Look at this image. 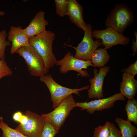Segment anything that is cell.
I'll use <instances>...</instances> for the list:
<instances>
[{"label":"cell","instance_id":"obj_21","mask_svg":"<svg viewBox=\"0 0 137 137\" xmlns=\"http://www.w3.org/2000/svg\"><path fill=\"white\" fill-rule=\"evenodd\" d=\"M6 31L3 30L0 31V60H5V51L7 46L11 45V43L6 40Z\"/></svg>","mask_w":137,"mask_h":137},{"label":"cell","instance_id":"obj_8","mask_svg":"<svg viewBox=\"0 0 137 137\" xmlns=\"http://www.w3.org/2000/svg\"><path fill=\"white\" fill-rule=\"evenodd\" d=\"M24 115L28 118L26 123L19 124L15 129L28 137H40L44 125V117L29 110L25 111Z\"/></svg>","mask_w":137,"mask_h":137},{"label":"cell","instance_id":"obj_25","mask_svg":"<svg viewBox=\"0 0 137 137\" xmlns=\"http://www.w3.org/2000/svg\"><path fill=\"white\" fill-rule=\"evenodd\" d=\"M122 72L126 73L134 77L137 74V61L130 64L127 68L123 69Z\"/></svg>","mask_w":137,"mask_h":137},{"label":"cell","instance_id":"obj_28","mask_svg":"<svg viewBox=\"0 0 137 137\" xmlns=\"http://www.w3.org/2000/svg\"><path fill=\"white\" fill-rule=\"evenodd\" d=\"M23 115L20 112H17L13 114V119L15 121L19 122Z\"/></svg>","mask_w":137,"mask_h":137},{"label":"cell","instance_id":"obj_26","mask_svg":"<svg viewBox=\"0 0 137 137\" xmlns=\"http://www.w3.org/2000/svg\"><path fill=\"white\" fill-rule=\"evenodd\" d=\"M110 133L109 137H121L119 130L113 124L110 123Z\"/></svg>","mask_w":137,"mask_h":137},{"label":"cell","instance_id":"obj_7","mask_svg":"<svg viewBox=\"0 0 137 137\" xmlns=\"http://www.w3.org/2000/svg\"><path fill=\"white\" fill-rule=\"evenodd\" d=\"M92 35L93 37L102 40L101 44L106 49L117 44L126 46L130 41L129 38L111 27L102 30H94L92 31Z\"/></svg>","mask_w":137,"mask_h":137},{"label":"cell","instance_id":"obj_10","mask_svg":"<svg viewBox=\"0 0 137 137\" xmlns=\"http://www.w3.org/2000/svg\"><path fill=\"white\" fill-rule=\"evenodd\" d=\"M125 100V97L120 92L106 98L96 99L89 102H77L75 107L80 108L82 110H86L89 114H92L96 111H101L112 108L116 101Z\"/></svg>","mask_w":137,"mask_h":137},{"label":"cell","instance_id":"obj_15","mask_svg":"<svg viewBox=\"0 0 137 137\" xmlns=\"http://www.w3.org/2000/svg\"><path fill=\"white\" fill-rule=\"evenodd\" d=\"M122 78L120 85V93L128 99H132L137 91V80L126 73L123 74Z\"/></svg>","mask_w":137,"mask_h":137},{"label":"cell","instance_id":"obj_32","mask_svg":"<svg viewBox=\"0 0 137 137\" xmlns=\"http://www.w3.org/2000/svg\"></svg>","mask_w":137,"mask_h":137},{"label":"cell","instance_id":"obj_22","mask_svg":"<svg viewBox=\"0 0 137 137\" xmlns=\"http://www.w3.org/2000/svg\"><path fill=\"white\" fill-rule=\"evenodd\" d=\"M110 122H106L105 125L95 128L93 137H109L110 133Z\"/></svg>","mask_w":137,"mask_h":137},{"label":"cell","instance_id":"obj_27","mask_svg":"<svg viewBox=\"0 0 137 137\" xmlns=\"http://www.w3.org/2000/svg\"><path fill=\"white\" fill-rule=\"evenodd\" d=\"M134 35L135 37V39H133L132 42V49L133 51V53L131 55L133 56H134L137 52V32L136 31L134 33Z\"/></svg>","mask_w":137,"mask_h":137},{"label":"cell","instance_id":"obj_33","mask_svg":"<svg viewBox=\"0 0 137 137\" xmlns=\"http://www.w3.org/2000/svg\"></svg>","mask_w":137,"mask_h":137},{"label":"cell","instance_id":"obj_24","mask_svg":"<svg viewBox=\"0 0 137 137\" xmlns=\"http://www.w3.org/2000/svg\"><path fill=\"white\" fill-rule=\"evenodd\" d=\"M12 71L5 60H0V80L3 78L12 75Z\"/></svg>","mask_w":137,"mask_h":137},{"label":"cell","instance_id":"obj_6","mask_svg":"<svg viewBox=\"0 0 137 137\" xmlns=\"http://www.w3.org/2000/svg\"><path fill=\"white\" fill-rule=\"evenodd\" d=\"M76 102L72 94L64 99L54 110L41 115L54 125L59 130L69 115L71 111L75 107Z\"/></svg>","mask_w":137,"mask_h":137},{"label":"cell","instance_id":"obj_9","mask_svg":"<svg viewBox=\"0 0 137 137\" xmlns=\"http://www.w3.org/2000/svg\"><path fill=\"white\" fill-rule=\"evenodd\" d=\"M56 65L60 66V71L61 74H66L70 71H74L84 77L88 76V74L87 71L83 69H86L90 66H94L91 61L76 58L71 52H67L62 59L58 61Z\"/></svg>","mask_w":137,"mask_h":137},{"label":"cell","instance_id":"obj_23","mask_svg":"<svg viewBox=\"0 0 137 137\" xmlns=\"http://www.w3.org/2000/svg\"><path fill=\"white\" fill-rule=\"evenodd\" d=\"M56 13L63 17L67 15L68 0H55Z\"/></svg>","mask_w":137,"mask_h":137},{"label":"cell","instance_id":"obj_18","mask_svg":"<svg viewBox=\"0 0 137 137\" xmlns=\"http://www.w3.org/2000/svg\"><path fill=\"white\" fill-rule=\"evenodd\" d=\"M128 121L137 125V100L135 99H128L125 106Z\"/></svg>","mask_w":137,"mask_h":137},{"label":"cell","instance_id":"obj_17","mask_svg":"<svg viewBox=\"0 0 137 137\" xmlns=\"http://www.w3.org/2000/svg\"><path fill=\"white\" fill-rule=\"evenodd\" d=\"M110 57L107 49L103 48L96 49L93 53L91 61L94 67H104L109 60Z\"/></svg>","mask_w":137,"mask_h":137},{"label":"cell","instance_id":"obj_4","mask_svg":"<svg viewBox=\"0 0 137 137\" xmlns=\"http://www.w3.org/2000/svg\"><path fill=\"white\" fill-rule=\"evenodd\" d=\"M16 53L24 59L30 75L40 77L46 74L43 60L30 45L20 48Z\"/></svg>","mask_w":137,"mask_h":137},{"label":"cell","instance_id":"obj_30","mask_svg":"<svg viewBox=\"0 0 137 137\" xmlns=\"http://www.w3.org/2000/svg\"><path fill=\"white\" fill-rule=\"evenodd\" d=\"M5 12L4 11H1L0 10V16H3L4 15Z\"/></svg>","mask_w":137,"mask_h":137},{"label":"cell","instance_id":"obj_5","mask_svg":"<svg viewBox=\"0 0 137 137\" xmlns=\"http://www.w3.org/2000/svg\"><path fill=\"white\" fill-rule=\"evenodd\" d=\"M92 27L87 24L84 31V35L81 42L77 47L67 45L75 49L76 53L74 57L76 58L85 61H91L92 56L94 52L101 45L99 40L94 41L92 35Z\"/></svg>","mask_w":137,"mask_h":137},{"label":"cell","instance_id":"obj_2","mask_svg":"<svg viewBox=\"0 0 137 137\" xmlns=\"http://www.w3.org/2000/svg\"><path fill=\"white\" fill-rule=\"evenodd\" d=\"M134 19V15L130 8L126 4L121 3L116 5L111 10L106 20L105 25L123 34Z\"/></svg>","mask_w":137,"mask_h":137},{"label":"cell","instance_id":"obj_11","mask_svg":"<svg viewBox=\"0 0 137 137\" xmlns=\"http://www.w3.org/2000/svg\"><path fill=\"white\" fill-rule=\"evenodd\" d=\"M110 69L109 66H106L100 67L98 72L96 68L94 69V77L89 79L90 86L88 91V95L89 98L98 99L104 97L103 84L105 78Z\"/></svg>","mask_w":137,"mask_h":137},{"label":"cell","instance_id":"obj_16","mask_svg":"<svg viewBox=\"0 0 137 137\" xmlns=\"http://www.w3.org/2000/svg\"><path fill=\"white\" fill-rule=\"evenodd\" d=\"M115 121L119 127L121 137H135L137 135V129L131 122L119 117Z\"/></svg>","mask_w":137,"mask_h":137},{"label":"cell","instance_id":"obj_14","mask_svg":"<svg viewBox=\"0 0 137 137\" xmlns=\"http://www.w3.org/2000/svg\"><path fill=\"white\" fill-rule=\"evenodd\" d=\"M82 6L75 0H68L67 15L78 27L84 31L87 24L84 21Z\"/></svg>","mask_w":137,"mask_h":137},{"label":"cell","instance_id":"obj_3","mask_svg":"<svg viewBox=\"0 0 137 137\" xmlns=\"http://www.w3.org/2000/svg\"><path fill=\"white\" fill-rule=\"evenodd\" d=\"M40 80L45 83L50 94L53 107L55 108L65 98L70 94H75L80 96L79 92L88 89V85L79 89H72L61 85L56 82L50 74H45L40 77Z\"/></svg>","mask_w":137,"mask_h":137},{"label":"cell","instance_id":"obj_12","mask_svg":"<svg viewBox=\"0 0 137 137\" xmlns=\"http://www.w3.org/2000/svg\"><path fill=\"white\" fill-rule=\"evenodd\" d=\"M8 41L11 42L10 53L13 54L16 53L20 48L29 46V38L24 29L21 26H11L7 36Z\"/></svg>","mask_w":137,"mask_h":137},{"label":"cell","instance_id":"obj_31","mask_svg":"<svg viewBox=\"0 0 137 137\" xmlns=\"http://www.w3.org/2000/svg\"><path fill=\"white\" fill-rule=\"evenodd\" d=\"M0 137H1V136H0Z\"/></svg>","mask_w":137,"mask_h":137},{"label":"cell","instance_id":"obj_19","mask_svg":"<svg viewBox=\"0 0 137 137\" xmlns=\"http://www.w3.org/2000/svg\"><path fill=\"white\" fill-rule=\"evenodd\" d=\"M0 129L2 131V137H28L16 129L10 127L3 121H0Z\"/></svg>","mask_w":137,"mask_h":137},{"label":"cell","instance_id":"obj_29","mask_svg":"<svg viewBox=\"0 0 137 137\" xmlns=\"http://www.w3.org/2000/svg\"><path fill=\"white\" fill-rule=\"evenodd\" d=\"M28 118L27 116L25 115H23L21 118L19 122L20 124L23 125L25 124Z\"/></svg>","mask_w":137,"mask_h":137},{"label":"cell","instance_id":"obj_13","mask_svg":"<svg viewBox=\"0 0 137 137\" xmlns=\"http://www.w3.org/2000/svg\"><path fill=\"white\" fill-rule=\"evenodd\" d=\"M45 16L44 11H39L31 20L28 26L24 29L29 38L46 30V27L49 23Z\"/></svg>","mask_w":137,"mask_h":137},{"label":"cell","instance_id":"obj_1","mask_svg":"<svg viewBox=\"0 0 137 137\" xmlns=\"http://www.w3.org/2000/svg\"><path fill=\"white\" fill-rule=\"evenodd\" d=\"M55 34L50 30L44 32L29 38V45L38 53L45 64L46 74L58 61L53 53V44Z\"/></svg>","mask_w":137,"mask_h":137},{"label":"cell","instance_id":"obj_20","mask_svg":"<svg viewBox=\"0 0 137 137\" xmlns=\"http://www.w3.org/2000/svg\"><path fill=\"white\" fill-rule=\"evenodd\" d=\"M44 118V125L40 137H55L59 130L50 122Z\"/></svg>","mask_w":137,"mask_h":137}]
</instances>
